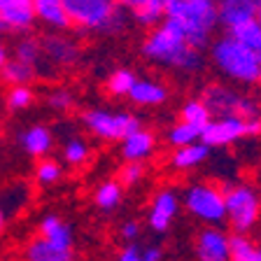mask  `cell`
<instances>
[{
  "mask_svg": "<svg viewBox=\"0 0 261 261\" xmlns=\"http://www.w3.org/2000/svg\"><path fill=\"white\" fill-rule=\"evenodd\" d=\"M63 177V163L59 159H40L35 163V170H33V179H35V185L38 187H54L61 182Z\"/></svg>",
  "mask_w": 261,
  "mask_h": 261,
  "instance_id": "30",
  "label": "cell"
},
{
  "mask_svg": "<svg viewBox=\"0 0 261 261\" xmlns=\"http://www.w3.org/2000/svg\"><path fill=\"white\" fill-rule=\"evenodd\" d=\"M179 121H185V124L194 126L203 133L207 128V124L212 121V114L201 98H187L185 103L179 105Z\"/></svg>",
  "mask_w": 261,
  "mask_h": 261,
  "instance_id": "26",
  "label": "cell"
},
{
  "mask_svg": "<svg viewBox=\"0 0 261 261\" xmlns=\"http://www.w3.org/2000/svg\"><path fill=\"white\" fill-rule=\"evenodd\" d=\"M161 256H163V252L156 245L142 247L140 243H128L119 250L117 261H161Z\"/></svg>",
  "mask_w": 261,
  "mask_h": 261,
  "instance_id": "32",
  "label": "cell"
},
{
  "mask_svg": "<svg viewBox=\"0 0 261 261\" xmlns=\"http://www.w3.org/2000/svg\"><path fill=\"white\" fill-rule=\"evenodd\" d=\"M194 247L198 261H231V236L222 226H203Z\"/></svg>",
  "mask_w": 261,
  "mask_h": 261,
  "instance_id": "12",
  "label": "cell"
},
{
  "mask_svg": "<svg viewBox=\"0 0 261 261\" xmlns=\"http://www.w3.org/2000/svg\"><path fill=\"white\" fill-rule=\"evenodd\" d=\"M147 175L145 163H124L119 170V185L121 187H136L140 185Z\"/></svg>",
  "mask_w": 261,
  "mask_h": 261,
  "instance_id": "36",
  "label": "cell"
},
{
  "mask_svg": "<svg viewBox=\"0 0 261 261\" xmlns=\"http://www.w3.org/2000/svg\"><path fill=\"white\" fill-rule=\"evenodd\" d=\"M224 35L233 38L236 42H240L245 49H250V51H254L256 56H261V23L256 21V19L243 23V26L231 28V31L224 33Z\"/></svg>",
  "mask_w": 261,
  "mask_h": 261,
  "instance_id": "27",
  "label": "cell"
},
{
  "mask_svg": "<svg viewBox=\"0 0 261 261\" xmlns=\"http://www.w3.org/2000/svg\"><path fill=\"white\" fill-rule=\"evenodd\" d=\"M38 100V93L33 87H14V89H7L5 93V105L10 112H26L35 105Z\"/></svg>",
  "mask_w": 261,
  "mask_h": 261,
  "instance_id": "33",
  "label": "cell"
},
{
  "mask_svg": "<svg viewBox=\"0 0 261 261\" xmlns=\"http://www.w3.org/2000/svg\"><path fill=\"white\" fill-rule=\"evenodd\" d=\"M121 201H124V187L119 185V179H105L93 191V203L103 212H114Z\"/></svg>",
  "mask_w": 261,
  "mask_h": 261,
  "instance_id": "24",
  "label": "cell"
},
{
  "mask_svg": "<svg viewBox=\"0 0 261 261\" xmlns=\"http://www.w3.org/2000/svg\"><path fill=\"white\" fill-rule=\"evenodd\" d=\"M210 152L212 149H207L203 142H196V145H189V147H179V149L170 152L168 166L173 170H182V173L185 170H194L210 159Z\"/></svg>",
  "mask_w": 261,
  "mask_h": 261,
  "instance_id": "22",
  "label": "cell"
},
{
  "mask_svg": "<svg viewBox=\"0 0 261 261\" xmlns=\"http://www.w3.org/2000/svg\"><path fill=\"white\" fill-rule=\"evenodd\" d=\"M38 77L40 75H38V70H35V68L21 63V61H14L12 56H10V61L5 63L3 72H0V80L5 82L10 89H14V87H31Z\"/></svg>",
  "mask_w": 261,
  "mask_h": 261,
  "instance_id": "25",
  "label": "cell"
},
{
  "mask_svg": "<svg viewBox=\"0 0 261 261\" xmlns=\"http://www.w3.org/2000/svg\"><path fill=\"white\" fill-rule=\"evenodd\" d=\"M179 198H182L185 210L205 226H222L226 222V205H224L222 187L207 185V182H194L182 191Z\"/></svg>",
  "mask_w": 261,
  "mask_h": 261,
  "instance_id": "8",
  "label": "cell"
},
{
  "mask_svg": "<svg viewBox=\"0 0 261 261\" xmlns=\"http://www.w3.org/2000/svg\"><path fill=\"white\" fill-rule=\"evenodd\" d=\"M140 233H142V226H140V222H138V219H126V222L119 226V238L124 240L126 245H128V243H138Z\"/></svg>",
  "mask_w": 261,
  "mask_h": 261,
  "instance_id": "37",
  "label": "cell"
},
{
  "mask_svg": "<svg viewBox=\"0 0 261 261\" xmlns=\"http://www.w3.org/2000/svg\"><path fill=\"white\" fill-rule=\"evenodd\" d=\"M256 5L259 0H219L217 3V21L224 33L231 28L243 26V23L256 19Z\"/></svg>",
  "mask_w": 261,
  "mask_h": 261,
  "instance_id": "16",
  "label": "cell"
},
{
  "mask_svg": "<svg viewBox=\"0 0 261 261\" xmlns=\"http://www.w3.org/2000/svg\"><path fill=\"white\" fill-rule=\"evenodd\" d=\"M207 51H210L212 65L226 80L236 82V84H256L259 82L261 56H256L250 49H245L233 38H228V35L212 38Z\"/></svg>",
  "mask_w": 261,
  "mask_h": 261,
  "instance_id": "4",
  "label": "cell"
},
{
  "mask_svg": "<svg viewBox=\"0 0 261 261\" xmlns=\"http://www.w3.org/2000/svg\"><path fill=\"white\" fill-rule=\"evenodd\" d=\"M38 236L54 245H61V247H68V250H75V233H72V226L65 222L61 215H54L49 212L40 219L38 224Z\"/></svg>",
  "mask_w": 261,
  "mask_h": 261,
  "instance_id": "18",
  "label": "cell"
},
{
  "mask_svg": "<svg viewBox=\"0 0 261 261\" xmlns=\"http://www.w3.org/2000/svg\"><path fill=\"white\" fill-rule=\"evenodd\" d=\"M82 126L105 142H121L130 133L142 128L138 114L124 112V110H108V108H89L82 112Z\"/></svg>",
  "mask_w": 261,
  "mask_h": 261,
  "instance_id": "7",
  "label": "cell"
},
{
  "mask_svg": "<svg viewBox=\"0 0 261 261\" xmlns=\"http://www.w3.org/2000/svg\"><path fill=\"white\" fill-rule=\"evenodd\" d=\"M179 207H182V198L175 189L163 187L152 196L149 207H147V226L152 228L154 233H166L173 222L177 219Z\"/></svg>",
  "mask_w": 261,
  "mask_h": 261,
  "instance_id": "11",
  "label": "cell"
},
{
  "mask_svg": "<svg viewBox=\"0 0 261 261\" xmlns=\"http://www.w3.org/2000/svg\"><path fill=\"white\" fill-rule=\"evenodd\" d=\"M256 21L261 23V0H259V5H256Z\"/></svg>",
  "mask_w": 261,
  "mask_h": 261,
  "instance_id": "40",
  "label": "cell"
},
{
  "mask_svg": "<svg viewBox=\"0 0 261 261\" xmlns=\"http://www.w3.org/2000/svg\"><path fill=\"white\" fill-rule=\"evenodd\" d=\"M7 61H10V49H7V44L0 40V72H3V68H5Z\"/></svg>",
  "mask_w": 261,
  "mask_h": 261,
  "instance_id": "38",
  "label": "cell"
},
{
  "mask_svg": "<svg viewBox=\"0 0 261 261\" xmlns=\"http://www.w3.org/2000/svg\"><path fill=\"white\" fill-rule=\"evenodd\" d=\"M224 205H226V222L233 228V236H247L256 226L261 215V198L254 187L236 182L224 185Z\"/></svg>",
  "mask_w": 261,
  "mask_h": 261,
  "instance_id": "6",
  "label": "cell"
},
{
  "mask_svg": "<svg viewBox=\"0 0 261 261\" xmlns=\"http://www.w3.org/2000/svg\"><path fill=\"white\" fill-rule=\"evenodd\" d=\"M166 26L177 31L196 51H205L219 28L215 0H166Z\"/></svg>",
  "mask_w": 261,
  "mask_h": 261,
  "instance_id": "1",
  "label": "cell"
},
{
  "mask_svg": "<svg viewBox=\"0 0 261 261\" xmlns=\"http://www.w3.org/2000/svg\"><path fill=\"white\" fill-rule=\"evenodd\" d=\"M42 42V59L49 70H70L80 63L82 47L75 38L65 33H47L40 38Z\"/></svg>",
  "mask_w": 261,
  "mask_h": 261,
  "instance_id": "10",
  "label": "cell"
},
{
  "mask_svg": "<svg viewBox=\"0 0 261 261\" xmlns=\"http://www.w3.org/2000/svg\"><path fill=\"white\" fill-rule=\"evenodd\" d=\"M140 54L145 56L149 63L163 65V68H173L177 72H201L205 65V56L203 51H196L194 47L187 44V40L173 31L170 26L161 23V26L152 28L140 42Z\"/></svg>",
  "mask_w": 261,
  "mask_h": 261,
  "instance_id": "2",
  "label": "cell"
},
{
  "mask_svg": "<svg viewBox=\"0 0 261 261\" xmlns=\"http://www.w3.org/2000/svg\"><path fill=\"white\" fill-rule=\"evenodd\" d=\"M35 7V21L47 26L49 31L63 33L70 28V19L63 7V0H33Z\"/></svg>",
  "mask_w": 261,
  "mask_h": 261,
  "instance_id": "20",
  "label": "cell"
},
{
  "mask_svg": "<svg viewBox=\"0 0 261 261\" xmlns=\"http://www.w3.org/2000/svg\"><path fill=\"white\" fill-rule=\"evenodd\" d=\"M254 136H261V117L259 119H212L201 133V142L207 149H222L243 138Z\"/></svg>",
  "mask_w": 261,
  "mask_h": 261,
  "instance_id": "9",
  "label": "cell"
},
{
  "mask_svg": "<svg viewBox=\"0 0 261 261\" xmlns=\"http://www.w3.org/2000/svg\"><path fill=\"white\" fill-rule=\"evenodd\" d=\"M10 56L14 61H21V63L31 65V68H35L40 75V70L42 68H47L44 65V59H42V42H40L38 35H21V38L14 42V47H12Z\"/></svg>",
  "mask_w": 261,
  "mask_h": 261,
  "instance_id": "23",
  "label": "cell"
},
{
  "mask_svg": "<svg viewBox=\"0 0 261 261\" xmlns=\"http://www.w3.org/2000/svg\"><path fill=\"white\" fill-rule=\"evenodd\" d=\"M259 84H261V68H259Z\"/></svg>",
  "mask_w": 261,
  "mask_h": 261,
  "instance_id": "41",
  "label": "cell"
},
{
  "mask_svg": "<svg viewBox=\"0 0 261 261\" xmlns=\"http://www.w3.org/2000/svg\"><path fill=\"white\" fill-rule=\"evenodd\" d=\"M156 147H159L156 133L142 126L140 130L130 133L128 138H124L119 142V154L126 163H142L156 154Z\"/></svg>",
  "mask_w": 261,
  "mask_h": 261,
  "instance_id": "15",
  "label": "cell"
},
{
  "mask_svg": "<svg viewBox=\"0 0 261 261\" xmlns=\"http://www.w3.org/2000/svg\"><path fill=\"white\" fill-rule=\"evenodd\" d=\"M0 23L5 33L28 35V31L35 26L33 0H0Z\"/></svg>",
  "mask_w": 261,
  "mask_h": 261,
  "instance_id": "13",
  "label": "cell"
},
{
  "mask_svg": "<svg viewBox=\"0 0 261 261\" xmlns=\"http://www.w3.org/2000/svg\"><path fill=\"white\" fill-rule=\"evenodd\" d=\"M5 226H7V215H5V210L0 207V233L5 231Z\"/></svg>",
  "mask_w": 261,
  "mask_h": 261,
  "instance_id": "39",
  "label": "cell"
},
{
  "mask_svg": "<svg viewBox=\"0 0 261 261\" xmlns=\"http://www.w3.org/2000/svg\"><path fill=\"white\" fill-rule=\"evenodd\" d=\"M23 261H75V250L61 247L35 236L23 247Z\"/></svg>",
  "mask_w": 261,
  "mask_h": 261,
  "instance_id": "19",
  "label": "cell"
},
{
  "mask_svg": "<svg viewBox=\"0 0 261 261\" xmlns=\"http://www.w3.org/2000/svg\"><path fill=\"white\" fill-rule=\"evenodd\" d=\"M231 261H261V247L247 236H231Z\"/></svg>",
  "mask_w": 261,
  "mask_h": 261,
  "instance_id": "35",
  "label": "cell"
},
{
  "mask_svg": "<svg viewBox=\"0 0 261 261\" xmlns=\"http://www.w3.org/2000/svg\"><path fill=\"white\" fill-rule=\"evenodd\" d=\"M196 142H201V130L185 124V121H175V124L166 130V145H170L173 149L196 145Z\"/></svg>",
  "mask_w": 261,
  "mask_h": 261,
  "instance_id": "31",
  "label": "cell"
},
{
  "mask_svg": "<svg viewBox=\"0 0 261 261\" xmlns=\"http://www.w3.org/2000/svg\"><path fill=\"white\" fill-rule=\"evenodd\" d=\"M121 7L128 12L130 21L149 31L161 26L166 19V0H124Z\"/></svg>",
  "mask_w": 261,
  "mask_h": 261,
  "instance_id": "17",
  "label": "cell"
},
{
  "mask_svg": "<svg viewBox=\"0 0 261 261\" xmlns=\"http://www.w3.org/2000/svg\"><path fill=\"white\" fill-rule=\"evenodd\" d=\"M128 100L133 105H140V108H159L168 100V89L156 80H140L138 77V82L128 93Z\"/></svg>",
  "mask_w": 261,
  "mask_h": 261,
  "instance_id": "21",
  "label": "cell"
},
{
  "mask_svg": "<svg viewBox=\"0 0 261 261\" xmlns=\"http://www.w3.org/2000/svg\"><path fill=\"white\" fill-rule=\"evenodd\" d=\"M61 156H63V163L68 166H84L91 156V145L82 136H70L63 140V147H61Z\"/></svg>",
  "mask_w": 261,
  "mask_h": 261,
  "instance_id": "28",
  "label": "cell"
},
{
  "mask_svg": "<svg viewBox=\"0 0 261 261\" xmlns=\"http://www.w3.org/2000/svg\"><path fill=\"white\" fill-rule=\"evenodd\" d=\"M44 105L59 114H65L75 110L77 98L68 87H54V89H49L47 96H44Z\"/></svg>",
  "mask_w": 261,
  "mask_h": 261,
  "instance_id": "34",
  "label": "cell"
},
{
  "mask_svg": "<svg viewBox=\"0 0 261 261\" xmlns=\"http://www.w3.org/2000/svg\"><path fill=\"white\" fill-rule=\"evenodd\" d=\"M16 142H19V147L28 156L40 161V159H47L51 154V149L56 145V138H54V130L49 128L47 124L35 121V124H28L23 130H19Z\"/></svg>",
  "mask_w": 261,
  "mask_h": 261,
  "instance_id": "14",
  "label": "cell"
},
{
  "mask_svg": "<svg viewBox=\"0 0 261 261\" xmlns=\"http://www.w3.org/2000/svg\"><path fill=\"white\" fill-rule=\"evenodd\" d=\"M210 110L212 119H259L261 100L226 84H207L198 96Z\"/></svg>",
  "mask_w": 261,
  "mask_h": 261,
  "instance_id": "5",
  "label": "cell"
},
{
  "mask_svg": "<svg viewBox=\"0 0 261 261\" xmlns=\"http://www.w3.org/2000/svg\"><path fill=\"white\" fill-rule=\"evenodd\" d=\"M70 28L100 35H121L130 26L128 12L112 0H63Z\"/></svg>",
  "mask_w": 261,
  "mask_h": 261,
  "instance_id": "3",
  "label": "cell"
},
{
  "mask_svg": "<svg viewBox=\"0 0 261 261\" xmlns=\"http://www.w3.org/2000/svg\"><path fill=\"white\" fill-rule=\"evenodd\" d=\"M136 82H138V75L130 70V68H117V70H112L108 75V80H105V91L114 98H128V93Z\"/></svg>",
  "mask_w": 261,
  "mask_h": 261,
  "instance_id": "29",
  "label": "cell"
}]
</instances>
